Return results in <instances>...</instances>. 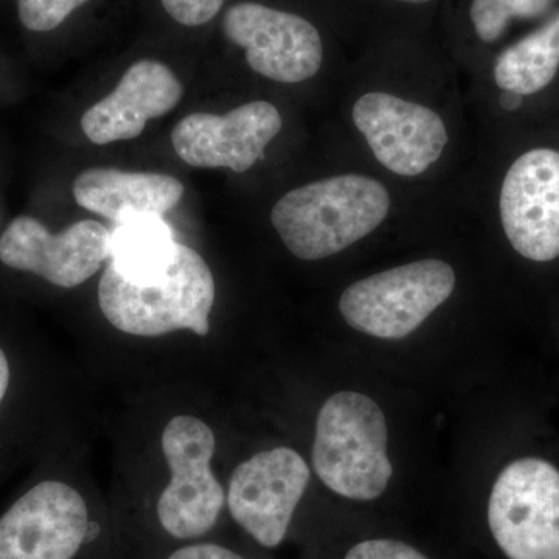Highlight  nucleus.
I'll use <instances>...</instances> for the list:
<instances>
[{"instance_id":"nucleus-1","label":"nucleus","mask_w":559,"mask_h":559,"mask_svg":"<svg viewBox=\"0 0 559 559\" xmlns=\"http://www.w3.org/2000/svg\"><path fill=\"white\" fill-rule=\"evenodd\" d=\"M389 209L381 182L342 175L290 190L272 209L271 221L294 257L316 261L366 238L388 218Z\"/></svg>"},{"instance_id":"nucleus-2","label":"nucleus","mask_w":559,"mask_h":559,"mask_svg":"<svg viewBox=\"0 0 559 559\" xmlns=\"http://www.w3.org/2000/svg\"><path fill=\"white\" fill-rule=\"evenodd\" d=\"M215 293L209 264L179 242L170 270L148 285L128 282L109 263L98 285V304L110 325L132 336L156 337L179 330L207 336Z\"/></svg>"},{"instance_id":"nucleus-3","label":"nucleus","mask_w":559,"mask_h":559,"mask_svg":"<svg viewBox=\"0 0 559 559\" xmlns=\"http://www.w3.org/2000/svg\"><path fill=\"white\" fill-rule=\"evenodd\" d=\"M312 466L336 495L353 500L380 498L393 474L381 407L356 392H340L326 400L316 423Z\"/></svg>"},{"instance_id":"nucleus-4","label":"nucleus","mask_w":559,"mask_h":559,"mask_svg":"<svg viewBox=\"0 0 559 559\" xmlns=\"http://www.w3.org/2000/svg\"><path fill=\"white\" fill-rule=\"evenodd\" d=\"M215 436L200 418L179 415L162 433L171 477L154 506L162 536L179 544L209 539L218 527L226 492L212 471Z\"/></svg>"},{"instance_id":"nucleus-5","label":"nucleus","mask_w":559,"mask_h":559,"mask_svg":"<svg viewBox=\"0 0 559 559\" xmlns=\"http://www.w3.org/2000/svg\"><path fill=\"white\" fill-rule=\"evenodd\" d=\"M106 535L79 489L44 480L0 516V559H90Z\"/></svg>"},{"instance_id":"nucleus-6","label":"nucleus","mask_w":559,"mask_h":559,"mask_svg":"<svg viewBox=\"0 0 559 559\" xmlns=\"http://www.w3.org/2000/svg\"><path fill=\"white\" fill-rule=\"evenodd\" d=\"M455 289V272L441 260H419L353 283L340 300L352 329L380 340H404Z\"/></svg>"},{"instance_id":"nucleus-7","label":"nucleus","mask_w":559,"mask_h":559,"mask_svg":"<svg viewBox=\"0 0 559 559\" xmlns=\"http://www.w3.org/2000/svg\"><path fill=\"white\" fill-rule=\"evenodd\" d=\"M488 525L509 559H559V471L540 459L510 463L489 496Z\"/></svg>"},{"instance_id":"nucleus-8","label":"nucleus","mask_w":559,"mask_h":559,"mask_svg":"<svg viewBox=\"0 0 559 559\" xmlns=\"http://www.w3.org/2000/svg\"><path fill=\"white\" fill-rule=\"evenodd\" d=\"M310 468L290 448L253 455L231 474L226 506L238 527L264 549H275L288 535L308 484Z\"/></svg>"},{"instance_id":"nucleus-9","label":"nucleus","mask_w":559,"mask_h":559,"mask_svg":"<svg viewBox=\"0 0 559 559\" xmlns=\"http://www.w3.org/2000/svg\"><path fill=\"white\" fill-rule=\"evenodd\" d=\"M227 39L241 47L253 72L277 83H301L322 68L323 44L310 21L288 11L241 2L224 14Z\"/></svg>"},{"instance_id":"nucleus-10","label":"nucleus","mask_w":559,"mask_h":559,"mask_svg":"<svg viewBox=\"0 0 559 559\" xmlns=\"http://www.w3.org/2000/svg\"><path fill=\"white\" fill-rule=\"evenodd\" d=\"M110 257V231L84 219L51 234L32 216H20L0 237V261L33 272L61 288H76L94 277Z\"/></svg>"},{"instance_id":"nucleus-11","label":"nucleus","mask_w":559,"mask_h":559,"mask_svg":"<svg viewBox=\"0 0 559 559\" xmlns=\"http://www.w3.org/2000/svg\"><path fill=\"white\" fill-rule=\"evenodd\" d=\"M500 219L513 249L527 260L559 257V153L536 148L511 165L500 190Z\"/></svg>"},{"instance_id":"nucleus-12","label":"nucleus","mask_w":559,"mask_h":559,"mask_svg":"<svg viewBox=\"0 0 559 559\" xmlns=\"http://www.w3.org/2000/svg\"><path fill=\"white\" fill-rule=\"evenodd\" d=\"M353 121L377 160L407 178L432 167L450 140L436 110L385 92L362 95L353 106Z\"/></svg>"},{"instance_id":"nucleus-13","label":"nucleus","mask_w":559,"mask_h":559,"mask_svg":"<svg viewBox=\"0 0 559 559\" xmlns=\"http://www.w3.org/2000/svg\"><path fill=\"white\" fill-rule=\"evenodd\" d=\"M278 109L267 102H250L224 116L194 112L171 132L176 154L197 168L250 170L263 159L264 148L282 131Z\"/></svg>"},{"instance_id":"nucleus-14","label":"nucleus","mask_w":559,"mask_h":559,"mask_svg":"<svg viewBox=\"0 0 559 559\" xmlns=\"http://www.w3.org/2000/svg\"><path fill=\"white\" fill-rule=\"evenodd\" d=\"M183 87L170 68L142 60L124 72L119 86L81 117L84 134L95 145L139 138L151 119L171 112Z\"/></svg>"},{"instance_id":"nucleus-15","label":"nucleus","mask_w":559,"mask_h":559,"mask_svg":"<svg viewBox=\"0 0 559 559\" xmlns=\"http://www.w3.org/2000/svg\"><path fill=\"white\" fill-rule=\"evenodd\" d=\"M80 207L121 224L139 215H165L179 204L183 186L160 173H131L116 168H90L73 180Z\"/></svg>"},{"instance_id":"nucleus-16","label":"nucleus","mask_w":559,"mask_h":559,"mask_svg":"<svg viewBox=\"0 0 559 559\" xmlns=\"http://www.w3.org/2000/svg\"><path fill=\"white\" fill-rule=\"evenodd\" d=\"M178 245L160 215L132 216L110 234L109 263L128 282L148 285L170 270Z\"/></svg>"},{"instance_id":"nucleus-17","label":"nucleus","mask_w":559,"mask_h":559,"mask_svg":"<svg viewBox=\"0 0 559 559\" xmlns=\"http://www.w3.org/2000/svg\"><path fill=\"white\" fill-rule=\"evenodd\" d=\"M559 69V13L499 55L496 84L502 91L533 95L549 86Z\"/></svg>"},{"instance_id":"nucleus-18","label":"nucleus","mask_w":559,"mask_h":559,"mask_svg":"<svg viewBox=\"0 0 559 559\" xmlns=\"http://www.w3.org/2000/svg\"><path fill=\"white\" fill-rule=\"evenodd\" d=\"M554 0H473L471 21L484 43L502 38L513 20H536L550 9Z\"/></svg>"},{"instance_id":"nucleus-19","label":"nucleus","mask_w":559,"mask_h":559,"mask_svg":"<svg viewBox=\"0 0 559 559\" xmlns=\"http://www.w3.org/2000/svg\"><path fill=\"white\" fill-rule=\"evenodd\" d=\"M86 2L90 0H17V13L28 31L50 32Z\"/></svg>"},{"instance_id":"nucleus-20","label":"nucleus","mask_w":559,"mask_h":559,"mask_svg":"<svg viewBox=\"0 0 559 559\" xmlns=\"http://www.w3.org/2000/svg\"><path fill=\"white\" fill-rule=\"evenodd\" d=\"M165 11L186 27H200L215 20L224 0H160Z\"/></svg>"},{"instance_id":"nucleus-21","label":"nucleus","mask_w":559,"mask_h":559,"mask_svg":"<svg viewBox=\"0 0 559 559\" xmlns=\"http://www.w3.org/2000/svg\"><path fill=\"white\" fill-rule=\"evenodd\" d=\"M345 559H429L421 551L393 539H370L356 544Z\"/></svg>"},{"instance_id":"nucleus-22","label":"nucleus","mask_w":559,"mask_h":559,"mask_svg":"<svg viewBox=\"0 0 559 559\" xmlns=\"http://www.w3.org/2000/svg\"><path fill=\"white\" fill-rule=\"evenodd\" d=\"M159 559H249L231 547L215 543L212 539L194 540L171 547L165 557Z\"/></svg>"},{"instance_id":"nucleus-23","label":"nucleus","mask_w":559,"mask_h":559,"mask_svg":"<svg viewBox=\"0 0 559 559\" xmlns=\"http://www.w3.org/2000/svg\"><path fill=\"white\" fill-rule=\"evenodd\" d=\"M10 384V366L9 359H7L5 353L0 348V403H2L3 396H5L7 390Z\"/></svg>"},{"instance_id":"nucleus-24","label":"nucleus","mask_w":559,"mask_h":559,"mask_svg":"<svg viewBox=\"0 0 559 559\" xmlns=\"http://www.w3.org/2000/svg\"><path fill=\"white\" fill-rule=\"evenodd\" d=\"M522 105V95L514 92L503 91L500 97V106L506 110H516Z\"/></svg>"},{"instance_id":"nucleus-25","label":"nucleus","mask_w":559,"mask_h":559,"mask_svg":"<svg viewBox=\"0 0 559 559\" xmlns=\"http://www.w3.org/2000/svg\"><path fill=\"white\" fill-rule=\"evenodd\" d=\"M396 2L417 3V5H421V3H428L430 0H396Z\"/></svg>"}]
</instances>
